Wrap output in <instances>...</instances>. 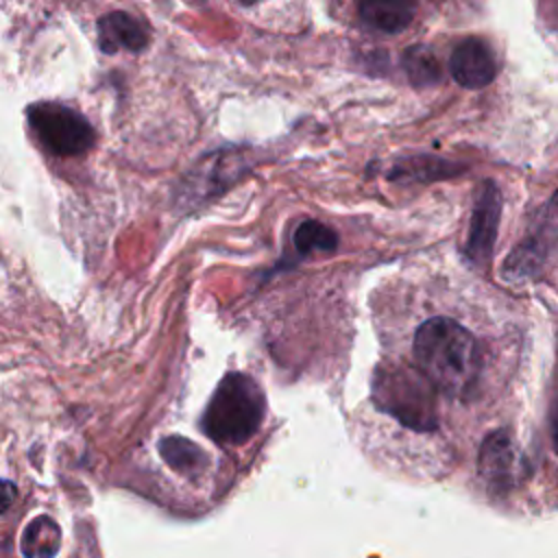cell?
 Masks as SVG:
<instances>
[{
  "mask_svg": "<svg viewBox=\"0 0 558 558\" xmlns=\"http://www.w3.org/2000/svg\"><path fill=\"white\" fill-rule=\"evenodd\" d=\"M418 371L438 390L469 397L480 379V347L475 336L447 316L427 318L412 340Z\"/></svg>",
  "mask_w": 558,
  "mask_h": 558,
  "instance_id": "obj_1",
  "label": "cell"
},
{
  "mask_svg": "<svg viewBox=\"0 0 558 558\" xmlns=\"http://www.w3.org/2000/svg\"><path fill=\"white\" fill-rule=\"evenodd\" d=\"M266 397L259 384L244 373H229L216 386L201 427L218 445H244L259 429Z\"/></svg>",
  "mask_w": 558,
  "mask_h": 558,
  "instance_id": "obj_2",
  "label": "cell"
},
{
  "mask_svg": "<svg viewBox=\"0 0 558 558\" xmlns=\"http://www.w3.org/2000/svg\"><path fill=\"white\" fill-rule=\"evenodd\" d=\"M375 403L405 427L427 432L436 427L432 381L403 366H379L373 379Z\"/></svg>",
  "mask_w": 558,
  "mask_h": 558,
  "instance_id": "obj_3",
  "label": "cell"
},
{
  "mask_svg": "<svg viewBox=\"0 0 558 558\" xmlns=\"http://www.w3.org/2000/svg\"><path fill=\"white\" fill-rule=\"evenodd\" d=\"M37 140L59 157H74L94 146L92 124L72 107L61 102H37L26 111Z\"/></svg>",
  "mask_w": 558,
  "mask_h": 558,
  "instance_id": "obj_4",
  "label": "cell"
},
{
  "mask_svg": "<svg viewBox=\"0 0 558 558\" xmlns=\"http://www.w3.org/2000/svg\"><path fill=\"white\" fill-rule=\"evenodd\" d=\"M501 216V194L493 181H484L477 187L469 235L464 242V255L473 264H484L493 255L497 227Z\"/></svg>",
  "mask_w": 558,
  "mask_h": 558,
  "instance_id": "obj_5",
  "label": "cell"
},
{
  "mask_svg": "<svg viewBox=\"0 0 558 558\" xmlns=\"http://www.w3.org/2000/svg\"><path fill=\"white\" fill-rule=\"evenodd\" d=\"M554 216H558V190L554 194V198L547 205V216L545 220L508 255L506 264H504V279L514 283V281H523L534 277L549 253L551 240L556 238V227H554Z\"/></svg>",
  "mask_w": 558,
  "mask_h": 558,
  "instance_id": "obj_6",
  "label": "cell"
},
{
  "mask_svg": "<svg viewBox=\"0 0 558 558\" xmlns=\"http://www.w3.org/2000/svg\"><path fill=\"white\" fill-rule=\"evenodd\" d=\"M521 469V456L514 440L506 432L488 434L480 445L477 471L495 490H506L514 484Z\"/></svg>",
  "mask_w": 558,
  "mask_h": 558,
  "instance_id": "obj_7",
  "label": "cell"
},
{
  "mask_svg": "<svg viewBox=\"0 0 558 558\" xmlns=\"http://www.w3.org/2000/svg\"><path fill=\"white\" fill-rule=\"evenodd\" d=\"M449 70L458 85L466 89H480L495 81L497 61L484 39L466 37L453 48L449 57Z\"/></svg>",
  "mask_w": 558,
  "mask_h": 558,
  "instance_id": "obj_8",
  "label": "cell"
},
{
  "mask_svg": "<svg viewBox=\"0 0 558 558\" xmlns=\"http://www.w3.org/2000/svg\"><path fill=\"white\" fill-rule=\"evenodd\" d=\"M240 159L235 153H216L209 155L194 172H190L185 183V196L187 198H207L214 194H220L231 181H235L240 172Z\"/></svg>",
  "mask_w": 558,
  "mask_h": 558,
  "instance_id": "obj_9",
  "label": "cell"
},
{
  "mask_svg": "<svg viewBox=\"0 0 558 558\" xmlns=\"http://www.w3.org/2000/svg\"><path fill=\"white\" fill-rule=\"evenodd\" d=\"M146 44H148V31L137 17L124 11H113L98 20V46L102 52L107 54H113L118 50L140 52L146 48Z\"/></svg>",
  "mask_w": 558,
  "mask_h": 558,
  "instance_id": "obj_10",
  "label": "cell"
},
{
  "mask_svg": "<svg viewBox=\"0 0 558 558\" xmlns=\"http://www.w3.org/2000/svg\"><path fill=\"white\" fill-rule=\"evenodd\" d=\"M416 13L414 0H360V17L379 33H401Z\"/></svg>",
  "mask_w": 558,
  "mask_h": 558,
  "instance_id": "obj_11",
  "label": "cell"
},
{
  "mask_svg": "<svg viewBox=\"0 0 558 558\" xmlns=\"http://www.w3.org/2000/svg\"><path fill=\"white\" fill-rule=\"evenodd\" d=\"M159 456L163 462L183 475H196L207 466V453L183 436H166L159 440Z\"/></svg>",
  "mask_w": 558,
  "mask_h": 558,
  "instance_id": "obj_12",
  "label": "cell"
},
{
  "mask_svg": "<svg viewBox=\"0 0 558 558\" xmlns=\"http://www.w3.org/2000/svg\"><path fill=\"white\" fill-rule=\"evenodd\" d=\"M59 543H61L59 525L50 517L41 514L26 525L20 545H22L24 558H52L59 549Z\"/></svg>",
  "mask_w": 558,
  "mask_h": 558,
  "instance_id": "obj_13",
  "label": "cell"
},
{
  "mask_svg": "<svg viewBox=\"0 0 558 558\" xmlns=\"http://www.w3.org/2000/svg\"><path fill=\"white\" fill-rule=\"evenodd\" d=\"M401 65L414 87H432L440 83L442 68L434 54V50L425 44H414L403 50Z\"/></svg>",
  "mask_w": 558,
  "mask_h": 558,
  "instance_id": "obj_14",
  "label": "cell"
},
{
  "mask_svg": "<svg viewBox=\"0 0 558 558\" xmlns=\"http://www.w3.org/2000/svg\"><path fill=\"white\" fill-rule=\"evenodd\" d=\"M294 248L299 255L333 253L338 248V235L333 229L318 220H303L294 231Z\"/></svg>",
  "mask_w": 558,
  "mask_h": 558,
  "instance_id": "obj_15",
  "label": "cell"
},
{
  "mask_svg": "<svg viewBox=\"0 0 558 558\" xmlns=\"http://www.w3.org/2000/svg\"><path fill=\"white\" fill-rule=\"evenodd\" d=\"M460 166L458 163H449L436 157H412L405 159L403 163H399L390 177L392 179H405V181H432V179H440V177H453V172H458Z\"/></svg>",
  "mask_w": 558,
  "mask_h": 558,
  "instance_id": "obj_16",
  "label": "cell"
},
{
  "mask_svg": "<svg viewBox=\"0 0 558 558\" xmlns=\"http://www.w3.org/2000/svg\"><path fill=\"white\" fill-rule=\"evenodd\" d=\"M15 497H17L15 484H13V482H7V480H0V514L7 512V510L13 506Z\"/></svg>",
  "mask_w": 558,
  "mask_h": 558,
  "instance_id": "obj_17",
  "label": "cell"
},
{
  "mask_svg": "<svg viewBox=\"0 0 558 558\" xmlns=\"http://www.w3.org/2000/svg\"><path fill=\"white\" fill-rule=\"evenodd\" d=\"M551 442H554V449L558 451V405L551 414Z\"/></svg>",
  "mask_w": 558,
  "mask_h": 558,
  "instance_id": "obj_18",
  "label": "cell"
},
{
  "mask_svg": "<svg viewBox=\"0 0 558 558\" xmlns=\"http://www.w3.org/2000/svg\"><path fill=\"white\" fill-rule=\"evenodd\" d=\"M240 4H255V2H259V0H238Z\"/></svg>",
  "mask_w": 558,
  "mask_h": 558,
  "instance_id": "obj_19",
  "label": "cell"
}]
</instances>
